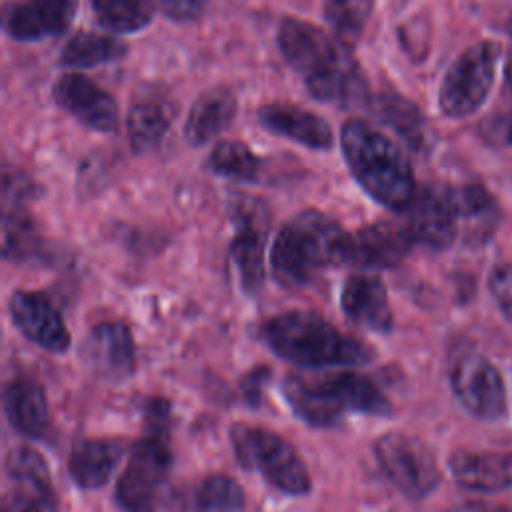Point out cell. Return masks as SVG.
<instances>
[{"instance_id":"cell-26","label":"cell","mask_w":512,"mask_h":512,"mask_svg":"<svg viewBox=\"0 0 512 512\" xmlns=\"http://www.w3.org/2000/svg\"><path fill=\"white\" fill-rule=\"evenodd\" d=\"M4 412L8 422L24 436L38 438L48 426V402L40 384L14 378L4 388Z\"/></svg>"},{"instance_id":"cell-15","label":"cell","mask_w":512,"mask_h":512,"mask_svg":"<svg viewBox=\"0 0 512 512\" xmlns=\"http://www.w3.org/2000/svg\"><path fill=\"white\" fill-rule=\"evenodd\" d=\"M176 114L178 106L166 90L158 86H140L132 98L126 118L132 150L136 154L154 150L164 140Z\"/></svg>"},{"instance_id":"cell-11","label":"cell","mask_w":512,"mask_h":512,"mask_svg":"<svg viewBox=\"0 0 512 512\" xmlns=\"http://www.w3.org/2000/svg\"><path fill=\"white\" fill-rule=\"evenodd\" d=\"M54 102L96 132H114L118 126V104L110 92L84 74H62L52 88Z\"/></svg>"},{"instance_id":"cell-29","label":"cell","mask_w":512,"mask_h":512,"mask_svg":"<svg viewBox=\"0 0 512 512\" xmlns=\"http://www.w3.org/2000/svg\"><path fill=\"white\" fill-rule=\"evenodd\" d=\"M126 52L128 46L112 36H102L96 32H78L62 48L58 64L64 68H92L120 60Z\"/></svg>"},{"instance_id":"cell-22","label":"cell","mask_w":512,"mask_h":512,"mask_svg":"<svg viewBox=\"0 0 512 512\" xmlns=\"http://www.w3.org/2000/svg\"><path fill=\"white\" fill-rule=\"evenodd\" d=\"M124 450V442L116 438H84L70 452L68 472L80 488H100L110 480Z\"/></svg>"},{"instance_id":"cell-38","label":"cell","mask_w":512,"mask_h":512,"mask_svg":"<svg viewBox=\"0 0 512 512\" xmlns=\"http://www.w3.org/2000/svg\"><path fill=\"white\" fill-rule=\"evenodd\" d=\"M262 376H266V370H260V368H256L252 374H250V378H252V382H246L244 384V392H246V396L250 398V400H256L258 402V398H260V386H262V382H260V378Z\"/></svg>"},{"instance_id":"cell-2","label":"cell","mask_w":512,"mask_h":512,"mask_svg":"<svg viewBox=\"0 0 512 512\" xmlns=\"http://www.w3.org/2000/svg\"><path fill=\"white\" fill-rule=\"evenodd\" d=\"M342 156L362 190L388 210H406L416 196L412 166L400 146L366 120H348L340 132Z\"/></svg>"},{"instance_id":"cell-28","label":"cell","mask_w":512,"mask_h":512,"mask_svg":"<svg viewBox=\"0 0 512 512\" xmlns=\"http://www.w3.org/2000/svg\"><path fill=\"white\" fill-rule=\"evenodd\" d=\"M322 380L344 406V410H356L372 416H386L392 410L390 400L384 396V392L366 376H360L356 372H340Z\"/></svg>"},{"instance_id":"cell-18","label":"cell","mask_w":512,"mask_h":512,"mask_svg":"<svg viewBox=\"0 0 512 512\" xmlns=\"http://www.w3.org/2000/svg\"><path fill=\"white\" fill-rule=\"evenodd\" d=\"M258 214V204L240 206L236 214V236L230 244V258L238 270L240 286L256 294L264 284V246L266 226Z\"/></svg>"},{"instance_id":"cell-7","label":"cell","mask_w":512,"mask_h":512,"mask_svg":"<svg viewBox=\"0 0 512 512\" xmlns=\"http://www.w3.org/2000/svg\"><path fill=\"white\" fill-rule=\"evenodd\" d=\"M166 436L160 422L130 450L128 464L116 484V502L124 512H156L172 464Z\"/></svg>"},{"instance_id":"cell-21","label":"cell","mask_w":512,"mask_h":512,"mask_svg":"<svg viewBox=\"0 0 512 512\" xmlns=\"http://www.w3.org/2000/svg\"><path fill=\"white\" fill-rule=\"evenodd\" d=\"M258 122L278 136L290 138L312 150H330L334 134L330 124L314 112L292 104L272 102L258 110Z\"/></svg>"},{"instance_id":"cell-23","label":"cell","mask_w":512,"mask_h":512,"mask_svg":"<svg viewBox=\"0 0 512 512\" xmlns=\"http://www.w3.org/2000/svg\"><path fill=\"white\" fill-rule=\"evenodd\" d=\"M236 116V94L226 88H210L202 92L190 108L184 124L186 140L194 146H202L220 132H224Z\"/></svg>"},{"instance_id":"cell-25","label":"cell","mask_w":512,"mask_h":512,"mask_svg":"<svg viewBox=\"0 0 512 512\" xmlns=\"http://www.w3.org/2000/svg\"><path fill=\"white\" fill-rule=\"evenodd\" d=\"M284 396L292 410L312 426H334L346 412L324 380H304L288 376L284 380Z\"/></svg>"},{"instance_id":"cell-33","label":"cell","mask_w":512,"mask_h":512,"mask_svg":"<svg viewBox=\"0 0 512 512\" xmlns=\"http://www.w3.org/2000/svg\"><path fill=\"white\" fill-rule=\"evenodd\" d=\"M196 506L204 512H234L244 506V490L232 476L212 474L198 486Z\"/></svg>"},{"instance_id":"cell-12","label":"cell","mask_w":512,"mask_h":512,"mask_svg":"<svg viewBox=\"0 0 512 512\" xmlns=\"http://www.w3.org/2000/svg\"><path fill=\"white\" fill-rule=\"evenodd\" d=\"M14 326L36 346L62 354L70 348V332L48 296L32 290H16L8 302Z\"/></svg>"},{"instance_id":"cell-1","label":"cell","mask_w":512,"mask_h":512,"mask_svg":"<svg viewBox=\"0 0 512 512\" xmlns=\"http://www.w3.org/2000/svg\"><path fill=\"white\" fill-rule=\"evenodd\" d=\"M276 38L284 60L300 74L312 98L340 108L368 106V82L360 66L324 30L306 20L284 18Z\"/></svg>"},{"instance_id":"cell-32","label":"cell","mask_w":512,"mask_h":512,"mask_svg":"<svg viewBox=\"0 0 512 512\" xmlns=\"http://www.w3.org/2000/svg\"><path fill=\"white\" fill-rule=\"evenodd\" d=\"M372 10L374 0H324V18L344 48L360 40Z\"/></svg>"},{"instance_id":"cell-36","label":"cell","mask_w":512,"mask_h":512,"mask_svg":"<svg viewBox=\"0 0 512 512\" xmlns=\"http://www.w3.org/2000/svg\"><path fill=\"white\" fill-rule=\"evenodd\" d=\"M158 8L176 22H192L202 16L208 0H154Z\"/></svg>"},{"instance_id":"cell-5","label":"cell","mask_w":512,"mask_h":512,"mask_svg":"<svg viewBox=\"0 0 512 512\" xmlns=\"http://www.w3.org/2000/svg\"><path fill=\"white\" fill-rule=\"evenodd\" d=\"M230 440L242 466L258 470L274 488L296 496L310 490V474L304 460L280 434L262 426L234 424Z\"/></svg>"},{"instance_id":"cell-9","label":"cell","mask_w":512,"mask_h":512,"mask_svg":"<svg viewBox=\"0 0 512 512\" xmlns=\"http://www.w3.org/2000/svg\"><path fill=\"white\" fill-rule=\"evenodd\" d=\"M4 472L8 488L2 498V512H58L50 470L40 452L16 446L6 454Z\"/></svg>"},{"instance_id":"cell-4","label":"cell","mask_w":512,"mask_h":512,"mask_svg":"<svg viewBox=\"0 0 512 512\" xmlns=\"http://www.w3.org/2000/svg\"><path fill=\"white\" fill-rule=\"evenodd\" d=\"M264 342L284 360L306 366H356L372 360L364 342L340 332L314 312L292 310L270 318L262 326Z\"/></svg>"},{"instance_id":"cell-24","label":"cell","mask_w":512,"mask_h":512,"mask_svg":"<svg viewBox=\"0 0 512 512\" xmlns=\"http://www.w3.org/2000/svg\"><path fill=\"white\" fill-rule=\"evenodd\" d=\"M374 116H378L384 124H388L396 134L404 138V142L416 150L426 152L432 146V130L418 110V106L404 96L384 92L368 102Z\"/></svg>"},{"instance_id":"cell-10","label":"cell","mask_w":512,"mask_h":512,"mask_svg":"<svg viewBox=\"0 0 512 512\" xmlns=\"http://www.w3.org/2000/svg\"><path fill=\"white\" fill-rule=\"evenodd\" d=\"M452 390L458 402L476 418L496 420L506 410V388L496 366L478 354L458 360L452 370Z\"/></svg>"},{"instance_id":"cell-14","label":"cell","mask_w":512,"mask_h":512,"mask_svg":"<svg viewBox=\"0 0 512 512\" xmlns=\"http://www.w3.org/2000/svg\"><path fill=\"white\" fill-rule=\"evenodd\" d=\"M406 212V226L414 238L432 250L448 248L456 238V208L450 192L438 188L416 190Z\"/></svg>"},{"instance_id":"cell-16","label":"cell","mask_w":512,"mask_h":512,"mask_svg":"<svg viewBox=\"0 0 512 512\" xmlns=\"http://www.w3.org/2000/svg\"><path fill=\"white\" fill-rule=\"evenodd\" d=\"M78 0H16L4 10V30L20 42L62 34L74 20Z\"/></svg>"},{"instance_id":"cell-31","label":"cell","mask_w":512,"mask_h":512,"mask_svg":"<svg viewBox=\"0 0 512 512\" xmlns=\"http://www.w3.org/2000/svg\"><path fill=\"white\" fill-rule=\"evenodd\" d=\"M208 168L216 176L238 182H256L262 174L260 158L238 140L218 142L208 156Z\"/></svg>"},{"instance_id":"cell-27","label":"cell","mask_w":512,"mask_h":512,"mask_svg":"<svg viewBox=\"0 0 512 512\" xmlns=\"http://www.w3.org/2000/svg\"><path fill=\"white\" fill-rule=\"evenodd\" d=\"M46 252L42 232L24 206H6L2 218V254L12 262H30Z\"/></svg>"},{"instance_id":"cell-39","label":"cell","mask_w":512,"mask_h":512,"mask_svg":"<svg viewBox=\"0 0 512 512\" xmlns=\"http://www.w3.org/2000/svg\"><path fill=\"white\" fill-rule=\"evenodd\" d=\"M504 138H506V142L512 146V116L508 118V122H506V130H504Z\"/></svg>"},{"instance_id":"cell-17","label":"cell","mask_w":512,"mask_h":512,"mask_svg":"<svg viewBox=\"0 0 512 512\" xmlns=\"http://www.w3.org/2000/svg\"><path fill=\"white\" fill-rule=\"evenodd\" d=\"M86 364L106 380H122L134 370V340L130 328L118 320L96 324L82 346Z\"/></svg>"},{"instance_id":"cell-20","label":"cell","mask_w":512,"mask_h":512,"mask_svg":"<svg viewBox=\"0 0 512 512\" xmlns=\"http://www.w3.org/2000/svg\"><path fill=\"white\" fill-rule=\"evenodd\" d=\"M452 478L474 492H498L512 486V454L492 450H456L448 458Z\"/></svg>"},{"instance_id":"cell-40","label":"cell","mask_w":512,"mask_h":512,"mask_svg":"<svg viewBox=\"0 0 512 512\" xmlns=\"http://www.w3.org/2000/svg\"><path fill=\"white\" fill-rule=\"evenodd\" d=\"M510 32H512V16H510Z\"/></svg>"},{"instance_id":"cell-30","label":"cell","mask_w":512,"mask_h":512,"mask_svg":"<svg viewBox=\"0 0 512 512\" xmlns=\"http://www.w3.org/2000/svg\"><path fill=\"white\" fill-rule=\"evenodd\" d=\"M96 22L114 34L146 28L154 16L152 0H90Z\"/></svg>"},{"instance_id":"cell-6","label":"cell","mask_w":512,"mask_h":512,"mask_svg":"<svg viewBox=\"0 0 512 512\" xmlns=\"http://www.w3.org/2000/svg\"><path fill=\"white\" fill-rule=\"evenodd\" d=\"M502 48L494 40H482L468 46L446 70L440 90L438 104L448 118H466L474 114L488 98Z\"/></svg>"},{"instance_id":"cell-34","label":"cell","mask_w":512,"mask_h":512,"mask_svg":"<svg viewBox=\"0 0 512 512\" xmlns=\"http://www.w3.org/2000/svg\"><path fill=\"white\" fill-rule=\"evenodd\" d=\"M448 192H450V198H452V204H454L458 216H464V218L482 216V214H488L492 208L490 194L478 184L448 188Z\"/></svg>"},{"instance_id":"cell-8","label":"cell","mask_w":512,"mask_h":512,"mask_svg":"<svg viewBox=\"0 0 512 512\" xmlns=\"http://www.w3.org/2000/svg\"><path fill=\"white\" fill-rule=\"evenodd\" d=\"M374 454L388 480L410 498L428 496L440 482L432 450L406 432H388L374 444Z\"/></svg>"},{"instance_id":"cell-13","label":"cell","mask_w":512,"mask_h":512,"mask_svg":"<svg viewBox=\"0 0 512 512\" xmlns=\"http://www.w3.org/2000/svg\"><path fill=\"white\" fill-rule=\"evenodd\" d=\"M412 244L414 238L406 224L378 220L350 236L346 264L360 268H394L408 256Z\"/></svg>"},{"instance_id":"cell-3","label":"cell","mask_w":512,"mask_h":512,"mask_svg":"<svg viewBox=\"0 0 512 512\" xmlns=\"http://www.w3.org/2000/svg\"><path fill=\"white\" fill-rule=\"evenodd\" d=\"M350 234L328 214L304 210L284 224L272 244L274 280L284 288H304L322 270L346 264Z\"/></svg>"},{"instance_id":"cell-35","label":"cell","mask_w":512,"mask_h":512,"mask_svg":"<svg viewBox=\"0 0 512 512\" xmlns=\"http://www.w3.org/2000/svg\"><path fill=\"white\" fill-rule=\"evenodd\" d=\"M488 288L502 314L512 320V264H498L488 276Z\"/></svg>"},{"instance_id":"cell-37","label":"cell","mask_w":512,"mask_h":512,"mask_svg":"<svg viewBox=\"0 0 512 512\" xmlns=\"http://www.w3.org/2000/svg\"><path fill=\"white\" fill-rule=\"evenodd\" d=\"M446 512H512V508L502 504H492V502H464L448 508Z\"/></svg>"},{"instance_id":"cell-19","label":"cell","mask_w":512,"mask_h":512,"mask_svg":"<svg viewBox=\"0 0 512 512\" xmlns=\"http://www.w3.org/2000/svg\"><path fill=\"white\" fill-rule=\"evenodd\" d=\"M340 306L344 314L374 332L392 330V310L384 282L374 274H352L346 278L340 292Z\"/></svg>"}]
</instances>
